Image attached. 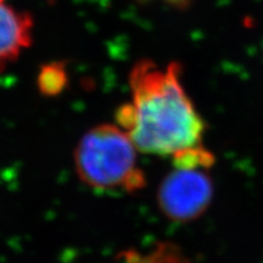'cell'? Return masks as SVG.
I'll use <instances>...</instances> for the list:
<instances>
[{
  "instance_id": "cell-1",
  "label": "cell",
  "mask_w": 263,
  "mask_h": 263,
  "mask_svg": "<svg viewBox=\"0 0 263 263\" xmlns=\"http://www.w3.org/2000/svg\"><path fill=\"white\" fill-rule=\"evenodd\" d=\"M129 87L132 100L118 108L116 121L138 151L173 157L203 146L205 122L183 87L179 64L138 61Z\"/></svg>"
},
{
  "instance_id": "cell-2",
  "label": "cell",
  "mask_w": 263,
  "mask_h": 263,
  "mask_svg": "<svg viewBox=\"0 0 263 263\" xmlns=\"http://www.w3.org/2000/svg\"><path fill=\"white\" fill-rule=\"evenodd\" d=\"M137 147L117 124H99L82 137L74 150L78 178L95 190L137 192L145 185Z\"/></svg>"
},
{
  "instance_id": "cell-3",
  "label": "cell",
  "mask_w": 263,
  "mask_h": 263,
  "mask_svg": "<svg viewBox=\"0 0 263 263\" xmlns=\"http://www.w3.org/2000/svg\"><path fill=\"white\" fill-rule=\"evenodd\" d=\"M209 168L176 167L157 189V206L170 221L186 223L200 218L213 199V182Z\"/></svg>"
},
{
  "instance_id": "cell-4",
  "label": "cell",
  "mask_w": 263,
  "mask_h": 263,
  "mask_svg": "<svg viewBox=\"0 0 263 263\" xmlns=\"http://www.w3.org/2000/svg\"><path fill=\"white\" fill-rule=\"evenodd\" d=\"M32 33V16L15 8L9 0H0V72L31 45Z\"/></svg>"
},
{
  "instance_id": "cell-5",
  "label": "cell",
  "mask_w": 263,
  "mask_h": 263,
  "mask_svg": "<svg viewBox=\"0 0 263 263\" xmlns=\"http://www.w3.org/2000/svg\"><path fill=\"white\" fill-rule=\"evenodd\" d=\"M68 82L67 71L61 62H50L43 66L38 76V88L42 94L55 97L65 89Z\"/></svg>"
},
{
  "instance_id": "cell-6",
  "label": "cell",
  "mask_w": 263,
  "mask_h": 263,
  "mask_svg": "<svg viewBox=\"0 0 263 263\" xmlns=\"http://www.w3.org/2000/svg\"><path fill=\"white\" fill-rule=\"evenodd\" d=\"M127 257L128 263H188L178 248L170 244L159 245L153 252H150V255L129 254Z\"/></svg>"
},
{
  "instance_id": "cell-7",
  "label": "cell",
  "mask_w": 263,
  "mask_h": 263,
  "mask_svg": "<svg viewBox=\"0 0 263 263\" xmlns=\"http://www.w3.org/2000/svg\"><path fill=\"white\" fill-rule=\"evenodd\" d=\"M167 2L172 3V4L177 5V6H185L190 2V0H167Z\"/></svg>"
}]
</instances>
